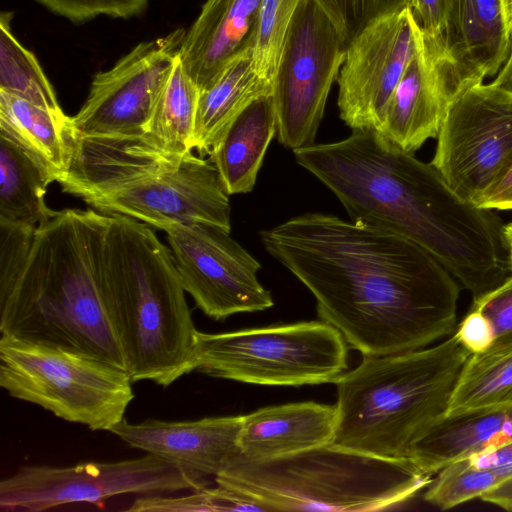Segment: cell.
Wrapping results in <instances>:
<instances>
[{"label": "cell", "mask_w": 512, "mask_h": 512, "mask_svg": "<svg viewBox=\"0 0 512 512\" xmlns=\"http://www.w3.org/2000/svg\"><path fill=\"white\" fill-rule=\"evenodd\" d=\"M456 337L472 354L487 350L494 342L490 321L479 311L470 309L457 326Z\"/></svg>", "instance_id": "cell-35"}, {"label": "cell", "mask_w": 512, "mask_h": 512, "mask_svg": "<svg viewBox=\"0 0 512 512\" xmlns=\"http://www.w3.org/2000/svg\"><path fill=\"white\" fill-rule=\"evenodd\" d=\"M466 458L473 465L483 468L512 467V441Z\"/></svg>", "instance_id": "cell-38"}, {"label": "cell", "mask_w": 512, "mask_h": 512, "mask_svg": "<svg viewBox=\"0 0 512 512\" xmlns=\"http://www.w3.org/2000/svg\"><path fill=\"white\" fill-rule=\"evenodd\" d=\"M243 415L205 417L190 421L125 419L109 432L133 448L161 457L210 484L241 456L239 444Z\"/></svg>", "instance_id": "cell-17"}, {"label": "cell", "mask_w": 512, "mask_h": 512, "mask_svg": "<svg viewBox=\"0 0 512 512\" xmlns=\"http://www.w3.org/2000/svg\"><path fill=\"white\" fill-rule=\"evenodd\" d=\"M451 0H411L409 9L422 30L433 38H443Z\"/></svg>", "instance_id": "cell-36"}, {"label": "cell", "mask_w": 512, "mask_h": 512, "mask_svg": "<svg viewBox=\"0 0 512 512\" xmlns=\"http://www.w3.org/2000/svg\"><path fill=\"white\" fill-rule=\"evenodd\" d=\"M491 210H512V164L505 173L475 202Z\"/></svg>", "instance_id": "cell-37"}, {"label": "cell", "mask_w": 512, "mask_h": 512, "mask_svg": "<svg viewBox=\"0 0 512 512\" xmlns=\"http://www.w3.org/2000/svg\"><path fill=\"white\" fill-rule=\"evenodd\" d=\"M512 402V340L471 354L451 395L446 414Z\"/></svg>", "instance_id": "cell-27"}, {"label": "cell", "mask_w": 512, "mask_h": 512, "mask_svg": "<svg viewBox=\"0 0 512 512\" xmlns=\"http://www.w3.org/2000/svg\"><path fill=\"white\" fill-rule=\"evenodd\" d=\"M108 216L63 209L34 233L27 262L0 290V332L67 348L127 370L100 279Z\"/></svg>", "instance_id": "cell-3"}, {"label": "cell", "mask_w": 512, "mask_h": 512, "mask_svg": "<svg viewBox=\"0 0 512 512\" xmlns=\"http://www.w3.org/2000/svg\"><path fill=\"white\" fill-rule=\"evenodd\" d=\"M229 195L210 160L190 155L83 200L104 215H123L166 231L205 223L231 231Z\"/></svg>", "instance_id": "cell-12"}, {"label": "cell", "mask_w": 512, "mask_h": 512, "mask_svg": "<svg viewBox=\"0 0 512 512\" xmlns=\"http://www.w3.org/2000/svg\"><path fill=\"white\" fill-rule=\"evenodd\" d=\"M101 289L132 382L167 387L195 370L197 329L170 249L147 224L107 215Z\"/></svg>", "instance_id": "cell-4"}, {"label": "cell", "mask_w": 512, "mask_h": 512, "mask_svg": "<svg viewBox=\"0 0 512 512\" xmlns=\"http://www.w3.org/2000/svg\"><path fill=\"white\" fill-rule=\"evenodd\" d=\"M185 291L216 321L273 306L271 293L257 278L261 264L218 226L174 225L166 231Z\"/></svg>", "instance_id": "cell-13"}, {"label": "cell", "mask_w": 512, "mask_h": 512, "mask_svg": "<svg viewBox=\"0 0 512 512\" xmlns=\"http://www.w3.org/2000/svg\"><path fill=\"white\" fill-rule=\"evenodd\" d=\"M51 173L7 135L0 133V224L37 228L57 211L45 203Z\"/></svg>", "instance_id": "cell-25"}, {"label": "cell", "mask_w": 512, "mask_h": 512, "mask_svg": "<svg viewBox=\"0 0 512 512\" xmlns=\"http://www.w3.org/2000/svg\"><path fill=\"white\" fill-rule=\"evenodd\" d=\"M12 12L0 15V90L45 109L64 113L35 55L13 35Z\"/></svg>", "instance_id": "cell-28"}, {"label": "cell", "mask_w": 512, "mask_h": 512, "mask_svg": "<svg viewBox=\"0 0 512 512\" xmlns=\"http://www.w3.org/2000/svg\"><path fill=\"white\" fill-rule=\"evenodd\" d=\"M273 94V85L253 67L251 51L233 59L208 88L199 91L192 147L209 155L228 126L249 105Z\"/></svg>", "instance_id": "cell-23"}, {"label": "cell", "mask_w": 512, "mask_h": 512, "mask_svg": "<svg viewBox=\"0 0 512 512\" xmlns=\"http://www.w3.org/2000/svg\"><path fill=\"white\" fill-rule=\"evenodd\" d=\"M346 44L317 0H302L294 15L273 86L278 141L295 151L315 143Z\"/></svg>", "instance_id": "cell-9"}, {"label": "cell", "mask_w": 512, "mask_h": 512, "mask_svg": "<svg viewBox=\"0 0 512 512\" xmlns=\"http://www.w3.org/2000/svg\"><path fill=\"white\" fill-rule=\"evenodd\" d=\"M302 0H261L251 59L257 74L274 86L296 10Z\"/></svg>", "instance_id": "cell-30"}, {"label": "cell", "mask_w": 512, "mask_h": 512, "mask_svg": "<svg viewBox=\"0 0 512 512\" xmlns=\"http://www.w3.org/2000/svg\"><path fill=\"white\" fill-rule=\"evenodd\" d=\"M444 44L467 87L496 75L512 47L500 1L451 0Z\"/></svg>", "instance_id": "cell-20"}, {"label": "cell", "mask_w": 512, "mask_h": 512, "mask_svg": "<svg viewBox=\"0 0 512 512\" xmlns=\"http://www.w3.org/2000/svg\"><path fill=\"white\" fill-rule=\"evenodd\" d=\"M330 14L346 47L373 20L409 7L411 0H317Z\"/></svg>", "instance_id": "cell-32"}, {"label": "cell", "mask_w": 512, "mask_h": 512, "mask_svg": "<svg viewBox=\"0 0 512 512\" xmlns=\"http://www.w3.org/2000/svg\"><path fill=\"white\" fill-rule=\"evenodd\" d=\"M471 309L481 312L490 321L493 344L512 340V274L500 286L474 301Z\"/></svg>", "instance_id": "cell-34"}, {"label": "cell", "mask_w": 512, "mask_h": 512, "mask_svg": "<svg viewBox=\"0 0 512 512\" xmlns=\"http://www.w3.org/2000/svg\"><path fill=\"white\" fill-rule=\"evenodd\" d=\"M209 484L167 460L146 456L72 466L27 465L0 482L3 511L40 512L69 503H97L126 493L199 490Z\"/></svg>", "instance_id": "cell-10"}, {"label": "cell", "mask_w": 512, "mask_h": 512, "mask_svg": "<svg viewBox=\"0 0 512 512\" xmlns=\"http://www.w3.org/2000/svg\"><path fill=\"white\" fill-rule=\"evenodd\" d=\"M48 10L81 24L100 15L128 19L141 14L149 0H36Z\"/></svg>", "instance_id": "cell-33"}, {"label": "cell", "mask_w": 512, "mask_h": 512, "mask_svg": "<svg viewBox=\"0 0 512 512\" xmlns=\"http://www.w3.org/2000/svg\"><path fill=\"white\" fill-rule=\"evenodd\" d=\"M0 133L44 166L55 182L66 175L73 152L70 116L0 90Z\"/></svg>", "instance_id": "cell-24"}, {"label": "cell", "mask_w": 512, "mask_h": 512, "mask_svg": "<svg viewBox=\"0 0 512 512\" xmlns=\"http://www.w3.org/2000/svg\"><path fill=\"white\" fill-rule=\"evenodd\" d=\"M431 480L408 458H383L333 443L270 459L240 456L214 479L267 511L339 512L396 507Z\"/></svg>", "instance_id": "cell-6"}, {"label": "cell", "mask_w": 512, "mask_h": 512, "mask_svg": "<svg viewBox=\"0 0 512 512\" xmlns=\"http://www.w3.org/2000/svg\"><path fill=\"white\" fill-rule=\"evenodd\" d=\"M336 424V404L305 401L260 408L243 415L241 456L270 459L331 443Z\"/></svg>", "instance_id": "cell-19"}, {"label": "cell", "mask_w": 512, "mask_h": 512, "mask_svg": "<svg viewBox=\"0 0 512 512\" xmlns=\"http://www.w3.org/2000/svg\"><path fill=\"white\" fill-rule=\"evenodd\" d=\"M347 342L324 321L242 329L197 330L195 370L265 386L334 383L347 371Z\"/></svg>", "instance_id": "cell-8"}, {"label": "cell", "mask_w": 512, "mask_h": 512, "mask_svg": "<svg viewBox=\"0 0 512 512\" xmlns=\"http://www.w3.org/2000/svg\"><path fill=\"white\" fill-rule=\"evenodd\" d=\"M127 370L67 348L1 334L0 386L56 417L110 431L134 398Z\"/></svg>", "instance_id": "cell-7"}, {"label": "cell", "mask_w": 512, "mask_h": 512, "mask_svg": "<svg viewBox=\"0 0 512 512\" xmlns=\"http://www.w3.org/2000/svg\"><path fill=\"white\" fill-rule=\"evenodd\" d=\"M277 133L272 95L257 99L228 126L209 153L228 195L253 190L270 142Z\"/></svg>", "instance_id": "cell-22"}, {"label": "cell", "mask_w": 512, "mask_h": 512, "mask_svg": "<svg viewBox=\"0 0 512 512\" xmlns=\"http://www.w3.org/2000/svg\"><path fill=\"white\" fill-rule=\"evenodd\" d=\"M511 475L512 467L483 468L463 458L436 473L427 485L424 499L442 510L450 509L480 498Z\"/></svg>", "instance_id": "cell-29"}, {"label": "cell", "mask_w": 512, "mask_h": 512, "mask_svg": "<svg viewBox=\"0 0 512 512\" xmlns=\"http://www.w3.org/2000/svg\"><path fill=\"white\" fill-rule=\"evenodd\" d=\"M431 164L475 204L512 164V92L483 82L450 103Z\"/></svg>", "instance_id": "cell-11"}, {"label": "cell", "mask_w": 512, "mask_h": 512, "mask_svg": "<svg viewBox=\"0 0 512 512\" xmlns=\"http://www.w3.org/2000/svg\"><path fill=\"white\" fill-rule=\"evenodd\" d=\"M261 0H207L186 30L180 61L199 91L237 56L251 51Z\"/></svg>", "instance_id": "cell-18"}, {"label": "cell", "mask_w": 512, "mask_h": 512, "mask_svg": "<svg viewBox=\"0 0 512 512\" xmlns=\"http://www.w3.org/2000/svg\"><path fill=\"white\" fill-rule=\"evenodd\" d=\"M512 441V402L445 414L411 447L407 458L434 476L452 462Z\"/></svg>", "instance_id": "cell-21"}, {"label": "cell", "mask_w": 512, "mask_h": 512, "mask_svg": "<svg viewBox=\"0 0 512 512\" xmlns=\"http://www.w3.org/2000/svg\"><path fill=\"white\" fill-rule=\"evenodd\" d=\"M353 221L390 230L430 253L473 301L500 286L511 266L503 227L491 209L458 195L431 163L374 129L293 151Z\"/></svg>", "instance_id": "cell-2"}, {"label": "cell", "mask_w": 512, "mask_h": 512, "mask_svg": "<svg viewBox=\"0 0 512 512\" xmlns=\"http://www.w3.org/2000/svg\"><path fill=\"white\" fill-rule=\"evenodd\" d=\"M186 30L136 45L106 71L97 73L89 94L70 116L76 138L141 137L155 100L177 60Z\"/></svg>", "instance_id": "cell-14"}, {"label": "cell", "mask_w": 512, "mask_h": 512, "mask_svg": "<svg viewBox=\"0 0 512 512\" xmlns=\"http://www.w3.org/2000/svg\"><path fill=\"white\" fill-rule=\"evenodd\" d=\"M507 511H512V475L480 497Z\"/></svg>", "instance_id": "cell-39"}, {"label": "cell", "mask_w": 512, "mask_h": 512, "mask_svg": "<svg viewBox=\"0 0 512 512\" xmlns=\"http://www.w3.org/2000/svg\"><path fill=\"white\" fill-rule=\"evenodd\" d=\"M471 354L452 334L430 347L363 356L334 382L337 424L331 443L383 458H407L412 445L446 414Z\"/></svg>", "instance_id": "cell-5"}, {"label": "cell", "mask_w": 512, "mask_h": 512, "mask_svg": "<svg viewBox=\"0 0 512 512\" xmlns=\"http://www.w3.org/2000/svg\"><path fill=\"white\" fill-rule=\"evenodd\" d=\"M504 19V24L508 34L512 38V0H499Z\"/></svg>", "instance_id": "cell-41"}, {"label": "cell", "mask_w": 512, "mask_h": 512, "mask_svg": "<svg viewBox=\"0 0 512 512\" xmlns=\"http://www.w3.org/2000/svg\"><path fill=\"white\" fill-rule=\"evenodd\" d=\"M503 233H504V238H505L507 249H508L509 261H510V266H511V274H512V222L504 225Z\"/></svg>", "instance_id": "cell-42"}, {"label": "cell", "mask_w": 512, "mask_h": 512, "mask_svg": "<svg viewBox=\"0 0 512 512\" xmlns=\"http://www.w3.org/2000/svg\"><path fill=\"white\" fill-rule=\"evenodd\" d=\"M491 83L512 92V47L508 59Z\"/></svg>", "instance_id": "cell-40"}, {"label": "cell", "mask_w": 512, "mask_h": 512, "mask_svg": "<svg viewBox=\"0 0 512 512\" xmlns=\"http://www.w3.org/2000/svg\"><path fill=\"white\" fill-rule=\"evenodd\" d=\"M126 510L133 512L267 511L257 501L220 485L214 488L204 487L180 497H140Z\"/></svg>", "instance_id": "cell-31"}, {"label": "cell", "mask_w": 512, "mask_h": 512, "mask_svg": "<svg viewBox=\"0 0 512 512\" xmlns=\"http://www.w3.org/2000/svg\"><path fill=\"white\" fill-rule=\"evenodd\" d=\"M199 89L178 56L155 100L140 140L165 156L193 153L192 141Z\"/></svg>", "instance_id": "cell-26"}, {"label": "cell", "mask_w": 512, "mask_h": 512, "mask_svg": "<svg viewBox=\"0 0 512 512\" xmlns=\"http://www.w3.org/2000/svg\"><path fill=\"white\" fill-rule=\"evenodd\" d=\"M414 49L415 20L408 7L373 20L347 45L337 106L348 127H376Z\"/></svg>", "instance_id": "cell-15"}, {"label": "cell", "mask_w": 512, "mask_h": 512, "mask_svg": "<svg viewBox=\"0 0 512 512\" xmlns=\"http://www.w3.org/2000/svg\"><path fill=\"white\" fill-rule=\"evenodd\" d=\"M260 238L312 293L320 320L363 356L421 349L456 330L458 283L400 234L308 212Z\"/></svg>", "instance_id": "cell-1"}, {"label": "cell", "mask_w": 512, "mask_h": 512, "mask_svg": "<svg viewBox=\"0 0 512 512\" xmlns=\"http://www.w3.org/2000/svg\"><path fill=\"white\" fill-rule=\"evenodd\" d=\"M466 88L444 37L424 34L415 21L414 52L374 130L400 149L415 153L437 137L451 101Z\"/></svg>", "instance_id": "cell-16"}]
</instances>
